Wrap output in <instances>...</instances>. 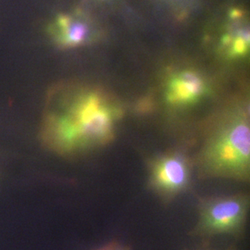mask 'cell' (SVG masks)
I'll use <instances>...</instances> for the list:
<instances>
[{"mask_svg": "<svg viewBox=\"0 0 250 250\" xmlns=\"http://www.w3.org/2000/svg\"><path fill=\"white\" fill-rule=\"evenodd\" d=\"M46 104L41 140L62 155L106 146L114 137L115 126L122 116L121 108L103 93L75 81L52 87Z\"/></svg>", "mask_w": 250, "mask_h": 250, "instance_id": "1", "label": "cell"}, {"mask_svg": "<svg viewBox=\"0 0 250 250\" xmlns=\"http://www.w3.org/2000/svg\"><path fill=\"white\" fill-rule=\"evenodd\" d=\"M200 179L223 178L249 183L250 130L237 118L205 144L193 160Z\"/></svg>", "mask_w": 250, "mask_h": 250, "instance_id": "2", "label": "cell"}, {"mask_svg": "<svg viewBox=\"0 0 250 250\" xmlns=\"http://www.w3.org/2000/svg\"><path fill=\"white\" fill-rule=\"evenodd\" d=\"M250 208L248 192L202 197L197 204V223L189 234L207 242L219 235L240 239L246 233Z\"/></svg>", "mask_w": 250, "mask_h": 250, "instance_id": "3", "label": "cell"}, {"mask_svg": "<svg viewBox=\"0 0 250 250\" xmlns=\"http://www.w3.org/2000/svg\"><path fill=\"white\" fill-rule=\"evenodd\" d=\"M193 167V160L181 151L154 156L147 161L148 188L170 202L190 188Z\"/></svg>", "mask_w": 250, "mask_h": 250, "instance_id": "4", "label": "cell"}, {"mask_svg": "<svg viewBox=\"0 0 250 250\" xmlns=\"http://www.w3.org/2000/svg\"><path fill=\"white\" fill-rule=\"evenodd\" d=\"M46 33L52 43L62 50L90 45L97 37L91 20L81 8L56 15L47 24Z\"/></svg>", "mask_w": 250, "mask_h": 250, "instance_id": "5", "label": "cell"}, {"mask_svg": "<svg viewBox=\"0 0 250 250\" xmlns=\"http://www.w3.org/2000/svg\"><path fill=\"white\" fill-rule=\"evenodd\" d=\"M203 90V82L196 74L183 72L171 82L167 98L174 104H187L196 101Z\"/></svg>", "mask_w": 250, "mask_h": 250, "instance_id": "6", "label": "cell"}, {"mask_svg": "<svg viewBox=\"0 0 250 250\" xmlns=\"http://www.w3.org/2000/svg\"><path fill=\"white\" fill-rule=\"evenodd\" d=\"M248 41H249V37H248L247 33L236 39L233 46V53L244 54L248 49Z\"/></svg>", "mask_w": 250, "mask_h": 250, "instance_id": "7", "label": "cell"}, {"mask_svg": "<svg viewBox=\"0 0 250 250\" xmlns=\"http://www.w3.org/2000/svg\"><path fill=\"white\" fill-rule=\"evenodd\" d=\"M113 250H131V248L129 246H123V245H121L116 241Z\"/></svg>", "mask_w": 250, "mask_h": 250, "instance_id": "8", "label": "cell"}, {"mask_svg": "<svg viewBox=\"0 0 250 250\" xmlns=\"http://www.w3.org/2000/svg\"><path fill=\"white\" fill-rule=\"evenodd\" d=\"M115 243H116V241L110 242L108 244L105 245V246L102 247V248H98V249L95 250H113Z\"/></svg>", "mask_w": 250, "mask_h": 250, "instance_id": "9", "label": "cell"}, {"mask_svg": "<svg viewBox=\"0 0 250 250\" xmlns=\"http://www.w3.org/2000/svg\"><path fill=\"white\" fill-rule=\"evenodd\" d=\"M195 250H210L208 249V248H200V249ZM223 250H236V248H232V247H230V248H227V249Z\"/></svg>", "mask_w": 250, "mask_h": 250, "instance_id": "10", "label": "cell"}]
</instances>
